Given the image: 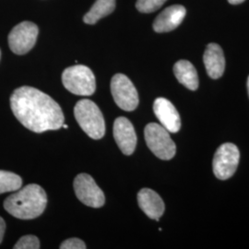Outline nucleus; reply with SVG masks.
Masks as SVG:
<instances>
[{"mask_svg": "<svg viewBox=\"0 0 249 249\" xmlns=\"http://www.w3.org/2000/svg\"><path fill=\"white\" fill-rule=\"evenodd\" d=\"M10 107L18 121L26 128L43 133L62 127L64 115L59 105L39 89L22 86L10 96Z\"/></svg>", "mask_w": 249, "mask_h": 249, "instance_id": "nucleus-1", "label": "nucleus"}, {"mask_svg": "<svg viewBox=\"0 0 249 249\" xmlns=\"http://www.w3.org/2000/svg\"><path fill=\"white\" fill-rule=\"evenodd\" d=\"M47 205V196L44 188L30 184L18 189L4 201V208L10 215L20 220H32L44 213Z\"/></svg>", "mask_w": 249, "mask_h": 249, "instance_id": "nucleus-2", "label": "nucleus"}, {"mask_svg": "<svg viewBox=\"0 0 249 249\" xmlns=\"http://www.w3.org/2000/svg\"><path fill=\"white\" fill-rule=\"evenodd\" d=\"M74 115L78 124L89 138L100 140L105 136V118L95 103L88 99L80 100L75 106Z\"/></svg>", "mask_w": 249, "mask_h": 249, "instance_id": "nucleus-3", "label": "nucleus"}, {"mask_svg": "<svg viewBox=\"0 0 249 249\" xmlns=\"http://www.w3.org/2000/svg\"><path fill=\"white\" fill-rule=\"evenodd\" d=\"M63 85L73 94L90 96L96 89L95 77L88 67L76 65L66 69L62 74Z\"/></svg>", "mask_w": 249, "mask_h": 249, "instance_id": "nucleus-4", "label": "nucleus"}, {"mask_svg": "<svg viewBox=\"0 0 249 249\" xmlns=\"http://www.w3.org/2000/svg\"><path fill=\"white\" fill-rule=\"evenodd\" d=\"M170 132L161 124L150 123L144 129L147 146L151 152L161 160H171L175 157L177 146L170 137Z\"/></svg>", "mask_w": 249, "mask_h": 249, "instance_id": "nucleus-5", "label": "nucleus"}, {"mask_svg": "<svg viewBox=\"0 0 249 249\" xmlns=\"http://www.w3.org/2000/svg\"><path fill=\"white\" fill-rule=\"evenodd\" d=\"M240 152L236 145L224 143L215 152L213 167L215 177L221 180L229 179L237 169Z\"/></svg>", "mask_w": 249, "mask_h": 249, "instance_id": "nucleus-6", "label": "nucleus"}, {"mask_svg": "<svg viewBox=\"0 0 249 249\" xmlns=\"http://www.w3.org/2000/svg\"><path fill=\"white\" fill-rule=\"evenodd\" d=\"M114 101L122 110L131 112L139 106V94L132 81L124 74H116L111 80Z\"/></svg>", "mask_w": 249, "mask_h": 249, "instance_id": "nucleus-7", "label": "nucleus"}, {"mask_svg": "<svg viewBox=\"0 0 249 249\" xmlns=\"http://www.w3.org/2000/svg\"><path fill=\"white\" fill-rule=\"evenodd\" d=\"M38 33L39 29L34 22H20L9 33V48L17 54L28 53L36 45Z\"/></svg>", "mask_w": 249, "mask_h": 249, "instance_id": "nucleus-8", "label": "nucleus"}, {"mask_svg": "<svg viewBox=\"0 0 249 249\" xmlns=\"http://www.w3.org/2000/svg\"><path fill=\"white\" fill-rule=\"evenodd\" d=\"M73 186L76 196L83 204L92 208H101L105 205L106 197L103 190L88 174L77 176Z\"/></svg>", "mask_w": 249, "mask_h": 249, "instance_id": "nucleus-9", "label": "nucleus"}, {"mask_svg": "<svg viewBox=\"0 0 249 249\" xmlns=\"http://www.w3.org/2000/svg\"><path fill=\"white\" fill-rule=\"evenodd\" d=\"M114 138L124 155H131L137 146V135L132 123L125 117H118L114 123Z\"/></svg>", "mask_w": 249, "mask_h": 249, "instance_id": "nucleus-10", "label": "nucleus"}, {"mask_svg": "<svg viewBox=\"0 0 249 249\" xmlns=\"http://www.w3.org/2000/svg\"><path fill=\"white\" fill-rule=\"evenodd\" d=\"M153 111L160 124L170 133H177L181 128V118L177 108L165 98H157L153 104Z\"/></svg>", "mask_w": 249, "mask_h": 249, "instance_id": "nucleus-11", "label": "nucleus"}, {"mask_svg": "<svg viewBox=\"0 0 249 249\" xmlns=\"http://www.w3.org/2000/svg\"><path fill=\"white\" fill-rule=\"evenodd\" d=\"M187 10L181 5L170 6L157 16L153 22L156 33H167L178 28L186 16Z\"/></svg>", "mask_w": 249, "mask_h": 249, "instance_id": "nucleus-12", "label": "nucleus"}, {"mask_svg": "<svg viewBox=\"0 0 249 249\" xmlns=\"http://www.w3.org/2000/svg\"><path fill=\"white\" fill-rule=\"evenodd\" d=\"M138 203L143 213L155 221H159L164 213V203L161 197L150 188H142L139 192Z\"/></svg>", "mask_w": 249, "mask_h": 249, "instance_id": "nucleus-13", "label": "nucleus"}, {"mask_svg": "<svg viewBox=\"0 0 249 249\" xmlns=\"http://www.w3.org/2000/svg\"><path fill=\"white\" fill-rule=\"evenodd\" d=\"M203 62L208 75L212 79H219L225 70V58L222 47L217 44L207 46L203 55Z\"/></svg>", "mask_w": 249, "mask_h": 249, "instance_id": "nucleus-14", "label": "nucleus"}, {"mask_svg": "<svg viewBox=\"0 0 249 249\" xmlns=\"http://www.w3.org/2000/svg\"><path fill=\"white\" fill-rule=\"evenodd\" d=\"M174 73L178 81L187 89L198 88V77L195 67L187 60H179L174 66Z\"/></svg>", "mask_w": 249, "mask_h": 249, "instance_id": "nucleus-15", "label": "nucleus"}, {"mask_svg": "<svg viewBox=\"0 0 249 249\" xmlns=\"http://www.w3.org/2000/svg\"><path fill=\"white\" fill-rule=\"evenodd\" d=\"M116 8V0H96L89 11L84 15L83 20L87 24H95L100 18L111 14Z\"/></svg>", "mask_w": 249, "mask_h": 249, "instance_id": "nucleus-16", "label": "nucleus"}, {"mask_svg": "<svg viewBox=\"0 0 249 249\" xmlns=\"http://www.w3.org/2000/svg\"><path fill=\"white\" fill-rule=\"evenodd\" d=\"M21 185L22 179L18 175L0 170V194L17 191Z\"/></svg>", "mask_w": 249, "mask_h": 249, "instance_id": "nucleus-17", "label": "nucleus"}, {"mask_svg": "<svg viewBox=\"0 0 249 249\" xmlns=\"http://www.w3.org/2000/svg\"><path fill=\"white\" fill-rule=\"evenodd\" d=\"M167 0H137L136 8L142 13H151L160 9Z\"/></svg>", "mask_w": 249, "mask_h": 249, "instance_id": "nucleus-18", "label": "nucleus"}, {"mask_svg": "<svg viewBox=\"0 0 249 249\" xmlns=\"http://www.w3.org/2000/svg\"><path fill=\"white\" fill-rule=\"evenodd\" d=\"M14 249H40V241L36 235L22 236L13 247Z\"/></svg>", "mask_w": 249, "mask_h": 249, "instance_id": "nucleus-19", "label": "nucleus"}, {"mask_svg": "<svg viewBox=\"0 0 249 249\" xmlns=\"http://www.w3.org/2000/svg\"><path fill=\"white\" fill-rule=\"evenodd\" d=\"M61 249H86L85 243L79 238H70L60 245Z\"/></svg>", "mask_w": 249, "mask_h": 249, "instance_id": "nucleus-20", "label": "nucleus"}, {"mask_svg": "<svg viewBox=\"0 0 249 249\" xmlns=\"http://www.w3.org/2000/svg\"><path fill=\"white\" fill-rule=\"evenodd\" d=\"M5 230H6V223H5V221L3 220V218L0 216V244L3 241Z\"/></svg>", "mask_w": 249, "mask_h": 249, "instance_id": "nucleus-21", "label": "nucleus"}, {"mask_svg": "<svg viewBox=\"0 0 249 249\" xmlns=\"http://www.w3.org/2000/svg\"><path fill=\"white\" fill-rule=\"evenodd\" d=\"M245 0H228V2L230 3V4H232V5H238V4H241V3H243Z\"/></svg>", "mask_w": 249, "mask_h": 249, "instance_id": "nucleus-22", "label": "nucleus"}, {"mask_svg": "<svg viewBox=\"0 0 249 249\" xmlns=\"http://www.w3.org/2000/svg\"><path fill=\"white\" fill-rule=\"evenodd\" d=\"M62 126L64 127V128H68V127H69V126H68V124H63Z\"/></svg>", "mask_w": 249, "mask_h": 249, "instance_id": "nucleus-23", "label": "nucleus"}, {"mask_svg": "<svg viewBox=\"0 0 249 249\" xmlns=\"http://www.w3.org/2000/svg\"><path fill=\"white\" fill-rule=\"evenodd\" d=\"M248 89H249V79H248Z\"/></svg>", "mask_w": 249, "mask_h": 249, "instance_id": "nucleus-24", "label": "nucleus"}, {"mask_svg": "<svg viewBox=\"0 0 249 249\" xmlns=\"http://www.w3.org/2000/svg\"><path fill=\"white\" fill-rule=\"evenodd\" d=\"M0 58H1V51H0Z\"/></svg>", "mask_w": 249, "mask_h": 249, "instance_id": "nucleus-25", "label": "nucleus"}]
</instances>
